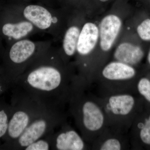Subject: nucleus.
<instances>
[{"label":"nucleus","instance_id":"f257e3e1","mask_svg":"<svg viewBox=\"0 0 150 150\" xmlns=\"http://www.w3.org/2000/svg\"><path fill=\"white\" fill-rule=\"evenodd\" d=\"M75 79L68 75L57 54H39L14 82L46 104L64 106L69 102Z\"/></svg>","mask_w":150,"mask_h":150},{"label":"nucleus","instance_id":"f03ea898","mask_svg":"<svg viewBox=\"0 0 150 150\" xmlns=\"http://www.w3.org/2000/svg\"><path fill=\"white\" fill-rule=\"evenodd\" d=\"M84 86L76 83L73 86L68 103L69 112L74 118L85 141H89L93 133L104 127L105 115L97 103L83 93Z\"/></svg>","mask_w":150,"mask_h":150},{"label":"nucleus","instance_id":"7ed1b4c3","mask_svg":"<svg viewBox=\"0 0 150 150\" xmlns=\"http://www.w3.org/2000/svg\"><path fill=\"white\" fill-rule=\"evenodd\" d=\"M64 108L45 105L20 137L11 143L0 144V150H24L33 142L54 132L66 122L67 115Z\"/></svg>","mask_w":150,"mask_h":150},{"label":"nucleus","instance_id":"20e7f679","mask_svg":"<svg viewBox=\"0 0 150 150\" xmlns=\"http://www.w3.org/2000/svg\"><path fill=\"white\" fill-rule=\"evenodd\" d=\"M11 90L13 110L6 134L2 139L4 143L18 139L46 104L17 86Z\"/></svg>","mask_w":150,"mask_h":150},{"label":"nucleus","instance_id":"39448f33","mask_svg":"<svg viewBox=\"0 0 150 150\" xmlns=\"http://www.w3.org/2000/svg\"><path fill=\"white\" fill-rule=\"evenodd\" d=\"M36 49L32 40L21 39L13 42L3 54L2 67L13 84L39 54Z\"/></svg>","mask_w":150,"mask_h":150},{"label":"nucleus","instance_id":"423d86ee","mask_svg":"<svg viewBox=\"0 0 150 150\" xmlns=\"http://www.w3.org/2000/svg\"><path fill=\"white\" fill-rule=\"evenodd\" d=\"M60 130L52 136L51 150H83L86 149L85 141L82 136L65 122Z\"/></svg>","mask_w":150,"mask_h":150},{"label":"nucleus","instance_id":"0eeeda50","mask_svg":"<svg viewBox=\"0 0 150 150\" xmlns=\"http://www.w3.org/2000/svg\"><path fill=\"white\" fill-rule=\"evenodd\" d=\"M34 27L27 20L16 21L5 15L0 20V37L10 41H17L29 35Z\"/></svg>","mask_w":150,"mask_h":150},{"label":"nucleus","instance_id":"6e6552de","mask_svg":"<svg viewBox=\"0 0 150 150\" xmlns=\"http://www.w3.org/2000/svg\"><path fill=\"white\" fill-rule=\"evenodd\" d=\"M21 8L25 19L41 30L50 29L55 22L52 11L41 5L28 4Z\"/></svg>","mask_w":150,"mask_h":150},{"label":"nucleus","instance_id":"1a4fd4ad","mask_svg":"<svg viewBox=\"0 0 150 150\" xmlns=\"http://www.w3.org/2000/svg\"><path fill=\"white\" fill-rule=\"evenodd\" d=\"M121 19L115 15H109L103 19L100 25V46L104 51L111 48L121 30Z\"/></svg>","mask_w":150,"mask_h":150},{"label":"nucleus","instance_id":"9d476101","mask_svg":"<svg viewBox=\"0 0 150 150\" xmlns=\"http://www.w3.org/2000/svg\"><path fill=\"white\" fill-rule=\"evenodd\" d=\"M105 105L108 113L118 118H125L133 110L135 99L128 94L113 95L108 97Z\"/></svg>","mask_w":150,"mask_h":150},{"label":"nucleus","instance_id":"9b49d317","mask_svg":"<svg viewBox=\"0 0 150 150\" xmlns=\"http://www.w3.org/2000/svg\"><path fill=\"white\" fill-rule=\"evenodd\" d=\"M99 35V29L91 22L86 23L80 32L76 51L80 56L88 55L96 45Z\"/></svg>","mask_w":150,"mask_h":150},{"label":"nucleus","instance_id":"f8f14e48","mask_svg":"<svg viewBox=\"0 0 150 150\" xmlns=\"http://www.w3.org/2000/svg\"><path fill=\"white\" fill-rule=\"evenodd\" d=\"M136 71L132 66L118 61L110 62L102 70L103 76L113 81H126L134 77Z\"/></svg>","mask_w":150,"mask_h":150},{"label":"nucleus","instance_id":"ddd939ff","mask_svg":"<svg viewBox=\"0 0 150 150\" xmlns=\"http://www.w3.org/2000/svg\"><path fill=\"white\" fill-rule=\"evenodd\" d=\"M144 52L142 48L132 43H121L115 49L114 57L116 61L131 66L137 64L142 60Z\"/></svg>","mask_w":150,"mask_h":150},{"label":"nucleus","instance_id":"4468645a","mask_svg":"<svg viewBox=\"0 0 150 150\" xmlns=\"http://www.w3.org/2000/svg\"><path fill=\"white\" fill-rule=\"evenodd\" d=\"M80 32L79 27L73 25L69 28L65 33L63 48L64 53L67 57H71L76 53Z\"/></svg>","mask_w":150,"mask_h":150},{"label":"nucleus","instance_id":"2eb2a0df","mask_svg":"<svg viewBox=\"0 0 150 150\" xmlns=\"http://www.w3.org/2000/svg\"><path fill=\"white\" fill-rule=\"evenodd\" d=\"M12 110L11 105L0 99V139L6 134Z\"/></svg>","mask_w":150,"mask_h":150},{"label":"nucleus","instance_id":"dca6fc26","mask_svg":"<svg viewBox=\"0 0 150 150\" xmlns=\"http://www.w3.org/2000/svg\"><path fill=\"white\" fill-rule=\"evenodd\" d=\"M54 132L48 134L28 145L24 148L25 150H51V138Z\"/></svg>","mask_w":150,"mask_h":150},{"label":"nucleus","instance_id":"f3484780","mask_svg":"<svg viewBox=\"0 0 150 150\" xmlns=\"http://www.w3.org/2000/svg\"><path fill=\"white\" fill-rule=\"evenodd\" d=\"M13 84L10 80L1 65H0V96L11 89Z\"/></svg>","mask_w":150,"mask_h":150},{"label":"nucleus","instance_id":"a211bd4d","mask_svg":"<svg viewBox=\"0 0 150 150\" xmlns=\"http://www.w3.org/2000/svg\"><path fill=\"white\" fill-rule=\"evenodd\" d=\"M122 149L121 141L115 138L106 139L99 147V150H120Z\"/></svg>","mask_w":150,"mask_h":150},{"label":"nucleus","instance_id":"6ab92c4d","mask_svg":"<svg viewBox=\"0 0 150 150\" xmlns=\"http://www.w3.org/2000/svg\"><path fill=\"white\" fill-rule=\"evenodd\" d=\"M138 35L144 40H150V19H146L142 22L137 28Z\"/></svg>","mask_w":150,"mask_h":150},{"label":"nucleus","instance_id":"aec40b11","mask_svg":"<svg viewBox=\"0 0 150 150\" xmlns=\"http://www.w3.org/2000/svg\"><path fill=\"white\" fill-rule=\"evenodd\" d=\"M138 90L139 93L150 102V81L146 78H142L138 84Z\"/></svg>","mask_w":150,"mask_h":150},{"label":"nucleus","instance_id":"412c9836","mask_svg":"<svg viewBox=\"0 0 150 150\" xmlns=\"http://www.w3.org/2000/svg\"><path fill=\"white\" fill-rule=\"evenodd\" d=\"M140 137L144 144L150 145V115L141 128Z\"/></svg>","mask_w":150,"mask_h":150},{"label":"nucleus","instance_id":"4be33fe9","mask_svg":"<svg viewBox=\"0 0 150 150\" xmlns=\"http://www.w3.org/2000/svg\"><path fill=\"white\" fill-rule=\"evenodd\" d=\"M148 61H149V63L150 65V51L149 53V55H148Z\"/></svg>","mask_w":150,"mask_h":150},{"label":"nucleus","instance_id":"5701e85b","mask_svg":"<svg viewBox=\"0 0 150 150\" xmlns=\"http://www.w3.org/2000/svg\"><path fill=\"white\" fill-rule=\"evenodd\" d=\"M100 1L101 2H105L107 1H109V0H100Z\"/></svg>","mask_w":150,"mask_h":150},{"label":"nucleus","instance_id":"b1692460","mask_svg":"<svg viewBox=\"0 0 150 150\" xmlns=\"http://www.w3.org/2000/svg\"><path fill=\"white\" fill-rule=\"evenodd\" d=\"M0 38H1V37H0Z\"/></svg>","mask_w":150,"mask_h":150}]
</instances>
